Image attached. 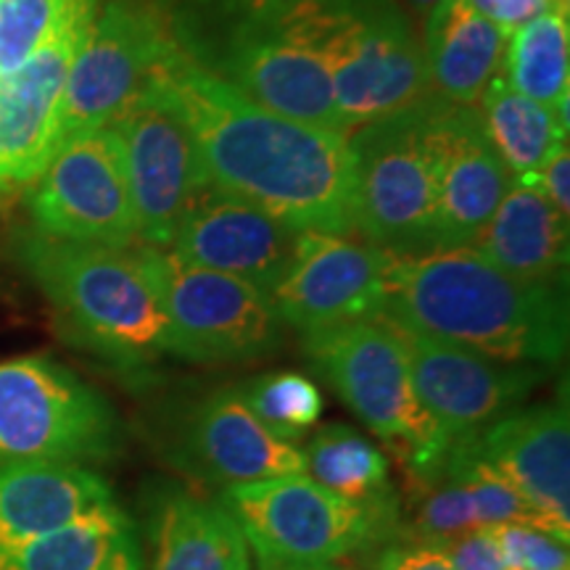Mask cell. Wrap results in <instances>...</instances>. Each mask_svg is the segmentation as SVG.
Instances as JSON below:
<instances>
[{"label": "cell", "instance_id": "1", "mask_svg": "<svg viewBox=\"0 0 570 570\" xmlns=\"http://www.w3.org/2000/svg\"><path fill=\"white\" fill-rule=\"evenodd\" d=\"M196 142L206 183L294 230L354 235L346 132L285 117L173 46L151 77Z\"/></svg>", "mask_w": 570, "mask_h": 570}, {"label": "cell", "instance_id": "2", "mask_svg": "<svg viewBox=\"0 0 570 570\" xmlns=\"http://www.w3.org/2000/svg\"><path fill=\"white\" fill-rule=\"evenodd\" d=\"M383 317L510 365L552 367L568 348L566 285L518 281L470 246L391 254Z\"/></svg>", "mask_w": 570, "mask_h": 570}, {"label": "cell", "instance_id": "3", "mask_svg": "<svg viewBox=\"0 0 570 570\" xmlns=\"http://www.w3.org/2000/svg\"><path fill=\"white\" fill-rule=\"evenodd\" d=\"M169 19L180 51L230 88L285 117L344 132L331 77L306 46L294 0H196Z\"/></svg>", "mask_w": 570, "mask_h": 570}, {"label": "cell", "instance_id": "4", "mask_svg": "<svg viewBox=\"0 0 570 570\" xmlns=\"http://www.w3.org/2000/svg\"><path fill=\"white\" fill-rule=\"evenodd\" d=\"M17 256L69 336L119 370H146L177 356L167 323L135 248L75 244L21 233Z\"/></svg>", "mask_w": 570, "mask_h": 570}, {"label": "cell", "instance_id": "5", "mask_svg": "<svg viewBox=\"0 0 570 570\" xmlns=\"http://www.w3.org/2000/svg\"><path fill=\"white\" fill-rule=\"evenodd\" d=\"M444 98H420L346 132L354 235L394 256L433 252Z\"/></svg>", "mask_w": 570, "mask_h": 570}, {"label": "cell", "instance_id": "6", "mask_svg": "<svg viewBox=\"0 0 570 570\" xmlns=\"http://www.w3.org/2000/svg\"><path fill=\"white\" fill-rule=\"evenodd\" d=\"M306 46L331 77L344 132L428 96L423 42L399 0H294Z\"/></svg>", "mask_w": 570, "mask_h": 570}, {"label": "cell", "instance_id": "7", "mask_svg": "<svg viewBox=\"0 0 570 570\" xmlns=\"http://www.w3.org/2000/svg\"><path fill=\"white\" fill-rule=\"evenodd\" d=\"M304 354L341 402L410 470L412 479L439 473L454 441L420 404L407 352L389 320H362L304 333Z\"/></svg>", "mask_w": 570, "mask_h": 570}, {"label": "cell", "instance_id": "8", "mask_svg": "<svg viewBox=\"0 0 570 570\" xmlns=\"http://www.w3.org/2000/svg\"><path fill=\"white\" fill-rule=\"evenodd\" d=\"M219 504L240 525L259 566L333 570L396 529L304 473L227 487Z\"/></svg>", "mask_w": 570, "mask_h": 570}, {"label": "cell", "instance_id": "9", "mask_svg": "<svg viewBox=\"0 0 570 570\" xmlns=\"http://www.w3.org/2000/svg\"><path fill=\"white\" fill-rule=\"evenodd\" d=\"M135 254L173 327L177 360L254 362L283 344L285 323L267 291L169 248L135 246Z\"/></svg>", "mask_w": 570, "mask_h": 570}, {"label": "cell", "instance_id": "10", "mask_svg": "<svg viewBox=\"0 0 570 570\" xmlns=\"http://www.w3.org/2000/svg\"><path fill=\"white\" fill-rule=\"evenodd\" d=\"M117 446L109 402L69 367L42 356L0 365V462L88 465Z\"/></svg>", "mask_w": 570, "mask_h": 570}, {"label": "cell", "instance_id": "11", "mask_svg": "<svg viewBox=\"0 0 570 570\" xmlns=\"http://www.w3.org/2000/svg\"><path fill=\"white\" fill-rule=\"evenodd\" d=\"M173 46V19L159 0H106L71 61L59 146L109 127L146 90Z\"/></svg>", "mask_w": 570, "mask_h": 570}, {"label": "cell", "instance_id": "12", "mask_svg": "<svg viewBox=\"0 0 570 570\" xmlns=\"http://www.w3.org/2000/svg\"><path fill=\"white\" fill-rule=\"evenodd\" d=\"M35 230L75 244L135 248L138 227L114 127L80 132L56 148L30 194Z\"/></svg>", "mask_w": 570, "mask_h": 570}, {"label": "cell", "instance_id": "13", "mask_svg": "<svg viewBox=\"0 0 570 570\" xmlns=\"http://www.w3.org/2000/svg\"><path fill=\"white\" fill-rule=\"evenodd\" d=\"M111 127L122 140L138 244L169 248L185 214L209 185L196 142L154 80Z\"/></svg>", "mask_w": 570, "mask_h": 570}, {"label": "cell", "instance_id": "14", "mask_svg": "<svg viewBox=\"0 0 570 570\" xmlns=\"http://www.w3.org/2000/svg\"><path fill=\"white\" fill-rule=\"evenodd\" d=\"M391 254L354 235L298 233L296 254L269 291L277 315L296 331L377 320L386 312Z\"/></svg>", "mask_w": 570, "mask_h": 570}, {"label": "cell", "instance_id": "15", "mask_svg": "<svg viewBox=\"0 0 570 570\" xmlns=\"http://www.w3.org/2000/svg\"><path fill=\"white\" fill-rule=\"evenodd\" d=\"M391 325L407 352L420 404L454 444L475 439L483 428L518 410L544 377V367L497 362L465 346L423 336L396 323Z\"/></svg>", "mask_w": 570, "mask_h": 570}, {"label": "cell", "instance_id": "16", "mask_svg": "<svg viewBox=\"0 0 570 570\" xmlns=\"http://www.w3.org/2000/svg\"><path fill=\"white\" fill-rule=\"evenodd\" d=\"M96 11L98 0H88L48 46L21 67L0 71V190L35 183L53 159L63 88Z\"/></svg>", "mask_w": 570, "mask_h": 570}, {"label": "cell", "instance_id": "17", "mask_svg": "<svg viewBox=\"0 0 570 570\" xmlns=\"http://www.w3.org/2000/svg\"><path fill=\"white\" fill-rule=\"evenodd\" d=\"M173 460L190 479L223 489L304 473L302 449L267 431L238 386L212 391L185 415Z\"/></svg>", "mask_w": 570, "mask_h": 570}, {"label": "cell", "instance_id": "18", "mask_svg": "<svg viewBox=\"0 0 570 570\" xmlns=\"http://www.w3.org/2000/svg\"><path fill=\"white\" fill-rule=\"evenodd\" d=\"M475 454L502 473L531 504L537 529L562 544L570 539V420L568 404L510 410L470 439Z\"/></svg>", "mask_w": 570, "mask_h": 570}, {"label": "cell", "instance_id": "19", "mask_svg": "<svg viewBox=\"0 0 570 570\" xmlns=\"http://www.w3.org/2000/svg\"><path fill=\"white\" fill-rule=\"evenodd\" d=\"M298 233L259 206L206 185L177 227L169 252L269 294L294 259Z\"/></svg>", "mask_w": 570, "mask_h": 570}, {"label": "cell", "instance_id": "20", "mask_svg": "<svg viewBox=\"0 0 570 570\" xmlns=\"http://www.w3.org/2000/svg\"><path fill=\"white\" fill-rule=\"evenodd\" d=\"M512 175L491 146L479 106L449 104L441 117L436 248H468L508 194Z\"/></svg>", "mask_w": 570, "mask_h": 570}, {"label": "cell", "instance_id": "21", "mask_svg": "<svg viewBox=\"0 0 570 570\" xmlns=\"http://www.w3.org/2000/svg\"><path fill=\"white\" fill-rule=\"evenodd\" d=\"M111 504L117 502L109 483L82 465L0 462V547L61 529Z\"/></svg>", "mask_w": 570, "mask_h": 570}, {"label": "cell", "instance_id": "22", "mask_svg": "<svg viewBox=\"0 0 570 570\" xmlns=\"http://www.w3.org/2000/svg\"><path fill=\"white\" fill-rule=\"evenodd\" d=\"M470 248L518 281L566 285L568 217L547 202L531 175H518Z\"/></svg>", "mask_w": 570, "mask_h": 570}, {"label": "cell", "instance_id": "23", "mask_svg": "<svg viewBox=\"0 0 570 570\" xmlns=\"http://www.w3.org/2000/svg\"><path fill=\"white\" fill-rule=\"evenodd\" d=\"M508 38L468 0H439L420 40L428 90L449 104L475 106L502 69Z\"/></svg>", "mask_w": 570, "mask_h": 570}, {"label": "cell", "instance_id": "24", "mask_svg": "<svg viewBox=\"0 0 570 570\" xmlns=\"http://www.w3.org/2000/svg\"><path fill=\"white\" fill-rule=\"evenodd\" d=\"M0 570H142L138 529L117 504L0 547Z\"/></svg>", "mask_w": 570, "mask_h": 570}, {"label": "cell", "instance_id": "25", "mask_svg": "<svg viewBox=\"0 0 570 570\" xmlns=\"http://www.w3.org/2000/svg\"><path fill=\"white\" fill-rule=\"evenodd\" d=\"M151 570H252L248 541L219 499L177 491L154 512Z\"/></svg>", "mask_w": 570, "mask_h": 570}, {"label": "cell", "instance_id": "26", "mask_svg": "<svg viewBox=\"0 0 570 570\" xmlns=\"http://www.w3.org/2000/svg\"><path fill=\"white\" fill-rule=\"evenodd\" d=\"M304 475L377 515L396 518L386 454L352 425H325L306 441Z\"/></svg>", "mask_w": 570, "mask_h": 570}, {"label": "cell", "instance_id": "27", "mask_svg": "<svg viewBox=\"0 0 570 570\" xmlns=\"http://www.w3.org/2000/svg\"><path fill=\"white\" fill-rule=\"evenodd\" d=\"M499 75L531 101L554 106L570 92V13L568 0L552 3L508 38Z\"/></svg>", "mask_w": 570, "mask_h": 570}, {"label": "cell", "instance_id": "28", "mask_svg": "<svg viewBox=\"0 0 570 570\" xmlns=\"http://www.w3.org/2000/svg\"><path fill=\"white\" fill-rule=\"evenodd\" d=\"M479 106L481 125L512 177L537 173L554 142L566 140L554 125L552 106L531 101L510 88L502 75L487 85Z\"/></svg>", "mask_w": 570, "mask_h": 570}, {"label": "cell", "instance_id": "29", "mask_svg": "<svg viewBox=\"0 0 570 570\" xmlns=\"http://www.w3.org/2000/svg\"><path fill=\"white\" fill-rule=\"evenodd\" d=\"M244 402L256 417L288 444H302L323 415L325 399L315 381L302 373L256 375L238 386Z\"/></svg>", "mask_w": 570, "mask_h": 570}, {"label": "cell", "instance_id": "30", "mask_svg": "<svg viewBox=\"0 0 570 570\" xmlns=\"http://www.w3.org/2000/svg\"><path fill=\"white\" fill-rule=\"evenodd\" d=\"M88 0H0V71L24 63Z\"/></svg>", "mask_w": 570, "mask_h": 570}, {"label": "cell", "instance_id": "31", "mask_svg": "<svg viewBox=\"0 0 570 570\" xmlns=\"http://www.w3.org/2000/svg\"><path fill=\"white\" fill-rule=\"evenodd\" d=\"M415 481L420 491L412 504V531L423 544L444 547L470 531H481L470 494L454 475L439 470Z\"/></svg>", "mask_w": 570, "mask_h": 570}, {"label": "cell", "instance_id": "32", "mask_svg": "<svg viewBox=\"0 0 570 570\" xmlns=\"http://www.w3.org/2000/svg\"><path fill=\"white\" fill-rule=\"evenodd\" d=\"M489 531L508 570H570L568 544L550 533L525 523H502Z\"/></svg>", "mask_w": 570, "mask_h": 570}, {"label": "cell", "instance_id": "33", "mask_svg": "<svg viewBox=\"0 0 570 570\" xmlns=\"http://www.w3.org/2000/svg\"><path fill=\"white\" fill-rule=\"evenodd\" d=\"M441 550L446 552L452 570H508L497 539L491 537L489 529L470 531L465 537L449 541Z\"/></svg>", "mask_w": 570, "mask_h": 570}, {"label": "cell", "instance_id": "34", "mask_svg": "<svg viewBox=\"0 0 570 570\" xmlns=\"http://www.w3.org/2000/svg\"><path fill=\"white\" fill-rule=\"evenodd\" d=\"M531 180L547 196L554 209L562 217H570V151L568 140L554 142L547 159L539 164L537 173H531Z\"/></svg>", "mask_w": 570, "mask_h": 570}, {"label": "cell", "instance_id": "35", "mask_svg": "<svg viewBox=\"0 0 570 570\" xmlns=\"http://www.w3.org/2000/svg\"><path fill=\"white\" fill-rule=\"evenodd\" d=\"M468 3L512 35L518 27L529 24L531 19H537L541 11L550 9L552 3H560V0H468Z\"/></svg>", "mask_w": 570, "mask_h": 570}, {"label": "cell", "instance_id": "36", "mask_svg": "<svg viewBox=\"0 0 570 570\" xmlns=\"http://www.w3.org/2000/svg\"><path fill=\"white\" fill-rule=\"evenodd\" d=\"M377 570H452L446 552L433 544L402 547V550H386Z\"/></svg>", "mask_w": 570, "mask_h": 570}, {"label": "cell", "instance_id": "37", "mask_svg": "<svg viewBox=\"0 0 570 570\" xmlns=\"http://www.w3.org/2000/svg\"><path fill=\"white\" fill-rule=\"evenodd\" d=\"M407 3L412 6V9H417V11H423V13H428L433 9V6L439 3V0H407Z\"/></svg>", "mask_w": 570, "mask_h": 570}, {"label": "cell", "instance_id": "38", "mask_svg": "<svg viewBox=\"0 0 570 570\" xmlns=\"http://www.w3.org/2000/svg\"><path fill=\"white\" fill-rule=\"evenodd\" d=\"M262 570H291V568H281V566H262Z\"/></svg>", "mask_w": 570, "mask_h": 570}, {"label": "cell", "instance_id": "39", "mask_svg": "<svg viewBox=\"0 0 570 570\" xmlns=\"http://www.w3.org/2000/svg\"><path fill=\"white\" fill-rule=\"evenodd\" d=\"M333 570H348V568H341V566H338V568H333ZM352 570H354V568H352Z\"/></svg>", "mask_w": 570, "mask_h": 570}]
</instances>
